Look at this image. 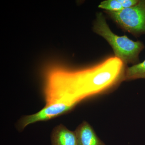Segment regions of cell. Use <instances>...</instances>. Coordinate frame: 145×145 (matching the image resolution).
<instances>
[{"label": "cell", "instance_id": "obj_4", "mask_svg": "<svg viewBox=\"0 0 145 145\" xmlns=\"http://www.w3.org/2000/svg\"><path fill=\"white\" fill-rule=\"evenodd\" d=\"M76 105L59 103L46 106L35 114L22 117L19 122V128L23 129L28 125L36 122L53 119L70 111Z\"/></svg>", "mask_w": 145, "mask_h": 145}, {"label": "cell", "instance_id": "obj_8", "mask_svg": "<svg viewBox=\"0 0 145 145\" xmlns=\"http://www.w3.org/2000/svg\"><path fill=\"white\" fill-rule=\"evenodd\" d=\"M99 8L105 9L106 11L118 12L124 9L121 0H106L99 5Z\"/></svg>", "mask_w": 145, "mask_h": 145}, {"label": "cell", "instance_id": "obj_1", "mask_svg": "<svg viewBox=\"0 0 145 145\" xmlns=\"http://www.w3.org/2000/svg\"><path fill=\"white\" fill-rule=\"evenodd\" d=\"M125 69V64L114 56L82 69L51 68L46 78V106L59 103L76 105L88 96L106 92L123 81Z\"/></svg>", "mask_w": 145, "mask_h": 145}, {"label": "cell", "instance_id": "obj_6", "mask_svg": "<svg viewBox=\"0 0 145 145\" xmlns=\"http://www.w3.org/2000/svg\"><path fill=\"white\" fill-rule=\"evenodd\" d=\"M50 140L52 145H78L75 131H71L62 124L53 129Z\"/></svg>", "mask_w": 145, "mask_h": 145}, {"label": "cell", "instance_id": "obj_3", "mask_svg": "<svg viewBox=\"0 0 145 145\" xmlns=\"http://www.w3.org/2000/svg\"><path fill=\"white\" fill-rule=\"evenodd\" d=\"M106 13L124 31L133 36L145 34V0L118 12L106 11Z\"/></svg>", "mask_w": 145, "mask_h": 145}, {"label": "cell", "instance_id": "obj_7", "mask_svg": "<svg viewBox=\"0 0 145 145\" xmlns=\"http://www.w3.org/2000/svg\"><path fill=\"white\" fill-rule=\"evenodd\" d=\"M145 79V60L142 62L133 65L125 70L124 80Z\"/></svg>", "mask_w": 145, "mask_h": 145}, {"label": "cell", "instance_id": "obj_5", "mask_svg": "<svg viewBox=\"0 0 145 145\" xmlns=\"http://www.w3.org/2000/svg\"><path fill=\"white\" fill-rule=\"evenodd\" d=\"M75 131L78 145H106L88 122H82Z\"/></svg>", "mask_w": 145, "mask_h": 145}, {"label": "cell", "instance_id": "obj_2", "mask_svg": "<svg viewBox=\"0 0 145 145\" xmlns=\"http://www.w3.org/2000/svg\"><path fill=\"white\" fill-rule=\"evenodd\" d=\"M93 29L108 42L113 49L114 56L121 60L125 65H134L140 63L139 54L144 48V44L140 41H134L126 35L119 36L114 34L101 12L96 15Z\"/></svg>", "mask_w": 145, "mask_h": 145}]
</instances>
